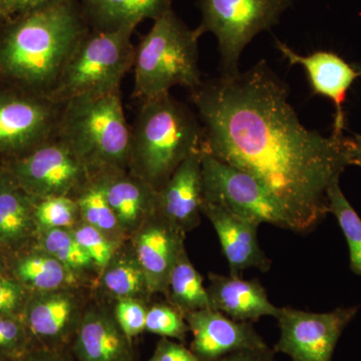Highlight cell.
Here are the masks:
<instances>
[{"label":"cell","instance_id":"obj_18","mask_svg":"<svg viewBox=\"0 0 361 361\" xmlns=\"http://www.w3.org/2000/svg\"><path fill=\"white\" fill-rule=\"evenodd\" d=\"M104 193L123 233L139 230L158 213V191L128 170L99 172Z\"/></svg>","mask_w":361,"mask_h":361},{"label":"cell","instance_id":"obj_16","mask_svg":"<svg viewBox=\"0 0 361 361\" xmlns=\"http://www.w3.org/2000/svg\"><path fill=\"white\" fill-rule=\"evenodd\" d=\"M201 212L211 221L219 237L230 275L242 276V272L248 268H257L262 272L269 271L272 262L259 245L257 231L260 225L204 200Z\"/></svg>","mask_w":361,"mask_h":361},{"label":"cell","instance_id":"obj_12","mask_svg":"<svg viewBox=\"0 0 361 361\" xmlns=\"http://www.w3.org/2000/svg\"><path fill=\"white\" fill-rule=\"evenodd\" d=\"M82 316L77 295L68 288L32 292L23 320L37 348L63 350L73 338Z\"/></svg>","mask_w":361,"mask_h":361},{"label":"cell","instance_id":"obj_3","mask_svg":"<svg viewBox=\"0 0 361 361\" xmlns=\"http://www.w3.org/2000/svg\"><path fill=\"white\" fill-rule=\"evenodd\" d=\"M202 142L198 115L171 92L142 101L130 125L128 171L160 191Z\"/></svg>","mask_w":361,"mask_h":361},{"label":"cell","instance_id":"obj_33","mask_svg":"<svg viewBox=\"0 0 361 361\" xmlns=\"http://www.w3.org/2000/svg\"><path fill=\"white\" fill-rule=\"evenodd\" d=\"M148 310L139 299L123 298L118 300L115 310V319L129 339L146 330Z\"/></svg>","mask_w":361,"mask_h":361},{"label":"cell","instance_id":"obj_20","mask_svg":"<svg viewBox=\"0 0 361 361\" xmlns=\"http://www.w3.org/2000/svg\"><path fill=\"white\" fill-rule=\"evenodd\" d=\"M78 361H133L130 339L111 316L102 310L82 314L73 336Z\"/></svg>","mask_w":361,"mask_h":361},{"label":"cell","instance_id":"obj_17","mask_svg":"<svg viewBox=\"0 0 361 361\" xmlns=\"http://www.w3.org/2000/svg\"><path fill=\"white\" fill-rule=\"evenodd\" d=\"M203 202L202 149H196L158 191V212L186 233L200 223Z\"/></svg>","mask_w":361,"mask_h":361},{"label":"cell","instance_id":"obj_15","mask_svg":"<svg viewBox=\"0 0 361 361\" xmlns=\"http://www.w3.org/2000/svg\"><path fill=\"white\" fill-rule=\"evenodd\" d=\"M278 51L291 66H302L307 73L313 94L327 97L336 106L334 134H343V104L351 85L360 75L353 65L330 51H316L308 56L297 54L281 40L276 39Z\"/></svg>","mask_w":361,"mask_h":361},{"label":"cell","instance_id":"obj_29","mask_svg":"<svg viewBox=\"0 0 361 361\" xmlns=\"http://www.w3.org/2000/svg\"><path fill=\"white\" fill-rule=\"evenodd\" d=\"M32 201L33 215L39 232L51 229H71L82 218L77 200L73 197L32 198Z\"/></svg>","mask_w":361,"mask_h":361},{"label":"cell","instance_id":"obj_22","mask_svg":"<svg viewBox=\"0 0 361 361\" xmlns=\"http://www.w3.org/2000/svg\"><path fill=\"white\" fill-rule=\"evenodd\" d=\"M90 28H137L142 21L158 20L173 8L172 0H78Z\"/></svg>","mask_w":361,"mask_h":361},{"label":"cell","instance_id":"obj_26","mask_svg":"<svg viewBox=\"0 0 361 361\" xmlns=\"http://www.w3.org/2000/svg\"><path fill=\"white\" fill-rule=\"evenodd\" d=\"M103 284L114 296L134 298L149 294L146 276L137 257L114 256L103 271Z\"/></svg>","mask_w":361,"mask_h":361},{"label":"cell","instance_id":"obj_21","mask_svg":"<svg viewBox=\"0 0 361 361\" xmlns=\"http://www.w3.org/2000/svg\"><path fill=\"white\" fill-rule=\"evenodd\" d=\"M39 233L33 201L2 165L0 170V249L20 250Z\"/></svg>","mask_w":361,"mask_h":361},{"label":"cell","instance_id":"obj_37","mask_svg":"<svg viewBox=\"0 0 361 361\" xmlns=\"http://www.w3.org/2000/svg\"><path fill=\"white\" fill-rule=\"evenodd\" d=\"M21 361H71L63 355V350H52L44 348H35Z\"/></svg>","mask_w":361,"mask_h":361},{"label":"cell","instance_id":"obj_38","mask_svg":"<svg viewBox=\"0 0 361 361\" xmlns=\"http://www.w3.org/2000/svg\"><path fill=\"white\" fill-rule=\"evenodd\" d=\"M349 149H350V166L361 167V135H355L349 137Z\"/></svg>","mask_w":361,"mask_h":361},{"label":"cell","instance_id":"obj_9","mask_svg":"<svg viewBox=\"0 0 361 361\" xmlns=\"http://www.w3.org/2000/svg\"><path fill=\"white\" fill-rule=\"evenodd\" d=\"M202 149V148H201ZM203 200L243 219L293 231L286 214L253 176L228 165L202 149Z\"/></svg>","mask_w":361,"mask_h":361},{"label":"cell","instance_id":"obj_8","mask_svg":"<svg viewBox=\"0 0 361 361\" xmlns=\"http://www.w3.org/2000/svg\"><path fill=\"white\" fill-rule=\"evenodd\" d=\"M63 104L0 82V161L20 158L51 141Z\"/></svg>","mask_w":361,"mask_h":361},{"label":"cell","instance_id":"obj_39","mask_svg":"<svg viewBox=\"0 0 361 361\" xmlns=\"http://www.w3.org/2000/svg\"><path fill=\"white\" fill-rule=\"evenodd\" d=\"M7 0H0V18H6Z\"/></svg>","mask_w":361,"mask_h":361},{"label":"cell","instance_id":"obj_11","mask_svg":"<svg viewBox=\"0 0 361 361\" xmlns=\"http://www.w3.org/2000/svg\"><path fill=\"white\" fill-rule=\"evenodd\" d=\"M360 306L312 313L279 308L280 338L275 353L288 355L292 361H332L342 332L357 314Z\"/></svg>","mask_w":361,"mask_h":361},{"label":"cell","instance_id":"obj_7","mask_svg":"<svg viewBox=\"0 0 361 361\" xmlns=\"http://www.w3.org/2000/svg\"><path fill=\"white\" fill-rule=\"evenodd\" d=\"M201 32L218 40L221 75H238L239 59L252 39L279 23L292 0H199Z\"/></svg>","mask_w":361,"mask_h":361},{"label":"cell","instance_id":"obj_23","mask_svg":"<svg viewBox=\"0 0 361 361\" xmlns=\"http://www.w3.org/2000/svg\"><path fill=\"white\" fill-rule=\"evenodd\" d=\"M11 277L30 292L68 289L75 283V272L40 250L20 254L11 266Z\"/></svg>","mask_w":361,"mask_h":361},{"label":"cell","instance_id":"obj_30","mask_svg":"<svg viewBox=\"0 0 361 361\" xmlns=\"http://www.w3.org/2000/svg\"><path fill=\"white\" fill-rule=\"evenodd\" d=\"M35 348L23 318L0 313V360L21 361Z\"/></svg>","mask_w":361,"mask_h":361},{"label":"cell","instance_id":"obj_41","mask_svg":"<svg viewBox=\"0 0 361 361\" xmlns=\"http://www.w3.org/2000/svg\"><path fill=\"white\" fill-rule=\"evenodd\" d=\"M351 65H353V68H355L356 71V73H357L358 75H360V77H361V63H351Z\"/></svg>","mask_w":361,"mask_h":361},{"label":"cell","instance_id":"obj_31","mask_svg":"<svg viewBox=\"0 0 361 361\" xmlns=\"http://www.w3.org/2000/svg\"><path fill=\"white\" fill-rule=\"evenodd\" d=\"M146 331L164 338L186 339L190 331L185 316L174 306L158 304L148 310Z\"/></svg>","mask_w":361,"mask_h":361},{"label":"cell","instance_id":"obj_19","mask_svg":"<svg viewBox=\"0 0 361 361\" xmlns=\"http://www.w3.org/2000/svg\"><path fill=\"white\" fill-rule=\"evenodd\" d=\"M209 280L207 292L213 310L237 322H255L264 316L277 317L279 308L270 302L257 279L210 273Z\"/></svg>","mask_w":361,"mask_h":361},{"label":"cell","instance_id":"obj_2","mask_svg":"<svg viewBox=\"0 0 361 361\" xmlns=\"http://www.w3.org/2000/svg\"><path fill=\"white\" fill-rule=\"evenodd\" d=\"M0 28V82L49 96L89 32L78 0L6 18Z\"/></svg>","mask_w":361,"mask_h":361},{"label":"cell","instance_id":"obj_40","mask_svg":"<svg viewBox=\"0 0 361 361\" xmlns=\"http://www.w3.org/2000/svg\"><path fill=\"white\" fill-rule=\"evenodd\" d=\"M6 263L4 260V251L0 249V275L6 274Z\"/></svg>","mask_w":361,"mask_h":361},{"label":"cell","instance_id":"obj_34","mask_svg":"<svg viewBox=\"0 0 361 361\" xmlns=\"http://www.w3.org/2000/svg\"><path fill=\"white\" fill-rule=\"evenodd\" d=\"M32 292L13 277L0 275V313L23 318Z\"/></svg>","mask_w":361,"mask_h":361},{"label":"cell","instance_id":"obj_14","mask_svg":"<svg viewBox=\"0 0 361 361\" xmlns=\"http://www.w3.org/2000/svg\"><path fill=\"white\" fill-rule=\"evenodd\" d=\"M184 238L185 232L159 212L137 230L135 257L144 271L149 294L167 293L171 272L185 250Z\"/></svg>","mask_w":361,"mask_h":361},{"label":"cell","instance_id":"obj_5","mask_svg":"<svg viewBox=\"0 0 361 361\" xmlns=\"http://www.w3.org/2000/svg\"><path fill=\"white\" fill-rule=\"evenodd\" d=\"M56 137L94 173L129 167L130 126L121 94L78 97L63 104Z\"/></svg>","mask_w":361,"mask_h":361},{"label":"cell","instance_id":"obj_25","mask_svg":"<svg viewBox=\"0 0 361 361\" xmlns=\"http://www.w3.org/2000/svg\"><path fill=\"white\" fill-rule=\"evenodd\" d=\"M73 198L77 200L82 221L116 242V237L123 231L106 199L101 174L92 176Z\"/></svg>","mask_w":361,"mask_h":361},{"label":"cell","instance_id":"obj_36","mask_svg":"<svg viewBox=\"0 0 361 361\" xmlns=\"http://www.w3.org/2000/svg\"><path fill=\"white\" fill-rule=\"evenodd\" d=\"M274 349L269 348L235 351L215 361H275Z\"/></svg>","mask_w":361,"mask_h":361},{"label":"cell","instance_id":"obj_10","mask_svg":"<svg viewBox=\"0 0 361 361\" xmlns=\"http://www.w3.org/2000/svg\"><path fill=\"white\" fill-rule=\"evenodd\" d=\"M2 165L32 198L75 197L96 174L56 137Z\"/></svg>","mask_w":361,"mask_h":361},{"label":"cell","instance_id":"obj_6","mask_svg":"<svg viewBox=\"0 0 361 361\" xmlns=\"http://www.w3.org/2000/svg\"><path fill=\"white\" fill-rule=\"evenodd\" d=\"M135 30L90 28L47 97L63 104L78 97L121 94L123 78L134 66Z\"/></svg>","mask_w":361,"mask_h":361},{"label":"cell","instance_id":"obj_1","mask_svg":"<svg viewBox=\"0 0 361 361\" xmlns=\"http://www.w3.org/2000/svg\"><path fill=\"white\" fill-rule=\"evenodd\" d=\"M288 97V87L264 59L191 92L203 128L202 149L253 176L293 231L307 233L329 213V188L350 166L349 137L304 127Z\"/></svg>","mask_w":361,"mask_h":361},{"label":"cell","instance_id":"obj_43","mask_svg":"<svg viewBox=\"0 0 361 361\" xmlns=\"http://www.w3.org/2000/svg\"><path fill=\"white\" fill-rule=\"evenodd\" d=\"M0 361H2V360H0Z\"/></svg>","mask_w":361,"mask_h":361},{"label":"cell","instance_id":"obj_24","mask_svg":"<svg viewBox=\"0 0 361 361\" xmlns=\"http://www.w3.org/2000/svg\"><path fill=\"white\" fill-rule=\"evenodd\" d=\"M167 293L174 307L184 316L193 311L212 308L203 278L185 250L180 254L171 272Z\"/></svg>","mask_w":361,"mask_h":361},{"label":"cell","instance_id":"obj_4","mask_svg":"<svg viewBox=\"0 0 361 361\" xmlns=\"http://www.w3.org/2000/svg\"><path fill=\"white\" fill-rule=\"evenodd\" d=\"M201 35L173 8L154 20L135 47L133 96L142 102L170 94L175 87L198 89L203 84L198 65Z\"/></svg>","mask_w":361,"mask_h":361},{"label":"cell","instance_id":"obj_35","mask_svg":"<svg viewBox=\"0 0 361 361\" xmlns=\"http://www.w3.org/2000/svg\"><path fill=\"white\" fill-rule=\"evenodd\" d=\"M63 0H7L6 18L54 6Z\"/></svg>","mask_w":361,"mask_h":361},{"label":"cell","instance_id":"obj_32","mask_svg":"<svg viewBox=\"0 0 361 361\" xmlns=\"http://www.w3.org/2000/svg\"><path fill=\"white\" fill-rule=\"evenodd\" d=\"M73 233L80 245L92 259L94 265L104 271L115 256L116 242L84 221L82 225L73 230Z\"/></svg>","mask_w":361,"mask_h":361},{"label":"cell","instance_id":"obj_13","mask_svg":"<svg viewBox=\"0 0 361 361\" xmlns=\"http://www.w3.org/2000/svg\"><path fill=\"white\" fill-rule=\"evenodd\" d=\"M193 334L191 350L200 361H215L245 349L268 348L251 322H237L220 311H193L185 315Z\"/></svg>","mask_w":361,"mask_h":361},{"label":"cell","instance_id":"obj_42","mask_svg":"<svg viewBox=\"0 0 361 361\" xmlns=\"http://www.w3.org/2000/svg\"><path fill=\"white\" fill-rule=\"evenodd\" d=\"M1 168H2V163H1V161H0V170H1Z\"/></svg>","mask_w":361,"mask_h":361},{"label":"cell","instance_id":"obj_28","mask_svg":"<svg viewBox=\"0 0 361 361\" xmlns=\"http://www.w3.org/2000/svg\"><path fill=\"white\" fill-rule=\"evenodd\" d=\"M40 233V250L49 254L73 272L87 269L94 265L71 229H51Z\"/></svg>","mask_w":361,"mask_h":361},{"label":"cell","instance_id":"obj_27","mask_svg":"<svg viewBox=\"0 0 361 361\" xmlns=\"http://www.w3.org/2000/svg\"><path fill=\"white\" fill-rule=\"evenodd\" d=\"M329 212L336 216L349 248L350 269L356 275H361V219L342 193L339 180L329 188Z\"/></svg>","mask_w":361,"mask_h":361}]
</instances>
